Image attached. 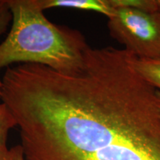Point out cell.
<instances>
[{
	"mask_svg": "<svg viewBox=\"0 0 160 160\" xmlns=\"http://www.w3.org/2000/svg\"><path fill=\"white\" fill-rule=\"evenodd\" d=\"M12 20V14L8 0H0V35L7 29Z\"/></svg>",
	"mask_w": 160,
	"mask_h": 160,
	"instance_id": "obj_7",
	"label": "cell"
},
{
	"mask_svg": "<svg viewBox=\"0 0 160 160\" xmlns=\"http://www.w3.org/2000/svg\"><path fill=\"white\" fill-rule=\"evenodd\" d=\"M108 26L113 39L139 58H160V12L115 8Z\"/></svg>",
	"mask_w": 160,
	"mask_h": 160,
	"instance_id": "obj_3",
	"label": "cell"
},
{
	"mask_svg": "<svg viewBox=\"0 0 160 160\" xmlns=\"http://www.w3.org/2000/svg\"><path fill=\"white\" fill-rule=\"evenodd\" d=\"M9 149L5 150L0 148V160H8Z\"/></svg>",
	"mask_w": 160,
	"mask_h": 160,
	"instance_id": "obj_9",
	"label": "cell"
},
{
	"mask_svg": "<svg viewBox=\"0 0 160 160\" xmlns=\"http://www.w3.org/2000/svg\"><path fill=\"white\" fill-rule=\"evenodd\" d=\"M0 99L25 160H160L158 90L125 49L89 46L73 73L22 64L6 76Z\"/></svg>",
	"mask_w": 160,
	"mask_h": 160,
	"instance_id": "obj_1",
	"label": "cell"
},
{
	"mask_svg": "<svg viewBox=\"0 0 160 160\" xmlns=\"http://www.w3.org/2000/svg\"><path fill=\"white\" fill-rule=\"evenodd\" d=\"M158 107H159V113H160V91H158Z\"/></svg>",
	"mask_w": 160,
	"mask_h": 160,
	"instance_id": "obj_10",
	"label": "cell"
},
{
	"mask_svg": "<svg viewBox=\"0 0 160 160\" xmlns=\"http://www.w3.org/2000/svg\"><path fill=\"white\" fill-rule=\"evenodd\" d=\"M8 2L12 26L0 44V71L15 62L39 64L62 73L81 70L89 47L82 33L50 22L36 0Z\"/></svg>",
	"mask_w": 160,
	"mask_h": 160,
	"instance_id": "obj_2",
	"label": "cell"
},
{
	"mask_svg": "<svg viewBox=\"0 0 160 160\" xmlns=\"http://www.w3.org/2000/svg\"><path fill=\"white\" fill-rule=\"evenodd\" d=\"M8 160H25L21 145H16L9 150Z\"/></svg>",
	"mask_w": 160,
	"mask_h": 160,
	"instance_id": "obj_8",
	"label": "cell"
},
{
	"mask_svg": "<svg viewBox=\"0 0 160 160\" xmlns=\"http://www.w3.org/2000/svg\"><path fill=\"white\" fill-rule=\"evenodd\" d=\"M17 122L9 108L5 103L0 104V148L7 150L8 135Z\"/></svg>",
	"mask_w": 160,
	"mask_h": 160,
	"instance_id": "obj_6",
	"label": "cell"
},
{
	"mask_svg": "<svg viewBox=\"0 0 160 160\" xmlns=\"http://www.w3.org/2000/svg\"><path fill=\"white\" fill-rule=\"evenodd\" d=\"M42 11L52 8H67L97 12L109 18L113 8L108 0H36Z\"/></svg>",
	"mask_w": 160,
	"mask_h": 160,
	"instance_id": "obj_4",
	"label": "cell"
},
{
	"mask_svg": "<svg viewBox=\"0 0 160 160\" xmlns=\"http://www.w3.org/2000/svg\"><path fill=\"white\" fill-rule=\"evenodd\" d=\"M129 53V59L137 73L152 86L160 91V58L144 59Z\"/></svg>",
	"mask_w": 160,
	"mask_h": 160,
	"instance_id": "obj_5",
	"label": "cell"
}]
</instances>
